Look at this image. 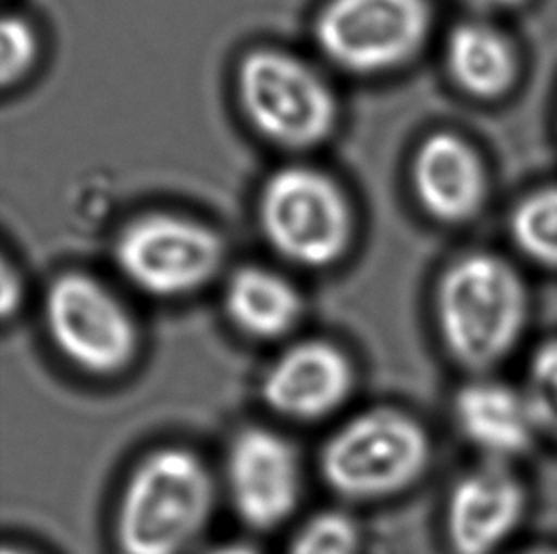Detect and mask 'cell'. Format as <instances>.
I'll use <instances>...</instances> for the list:
<instances>
[{
    "label": "cell",
    "instance_id": "obj_1",
    "mask_svg": "<svg viewBox=\"0 0 557 554\" xmlns=\"http://www.w3.org/2000/svg\"><path fill=\"white\" fill-rule=\"evenodd\" d=\"M218 484L202 457L162 446L136 465L114 520L122 554H185L210 525Z\"/></svg>",
    "mask_w": 557,
    "mask_h": 554
},
{
    "label": "cell",
    "instance_id": "obj_2",
    "mask_svg": "<svg viewBox=\"0 0 557 554\" xmlns=\"http://www.w3.org/2000/svg\"><path fill=\"white\" fill-rule=\"evenodd\" d=\"M528 314L523 279L495 255L462 256L437 285V327L445 348L470 368L506 360L520 342Z\"/></svg>",
    "mask_w": 557,
    "mask_h": 554
},
{
    "label": "cell",
    "instance_id": "obj_3",
    "mask_svg": "<svg viewBox=\"0 0 557 554\" xmlns=\"http://www.w3.org/2000/svg\"><path fill=\"white\" fill-rule=\"evenodd\" d=\"M429 464V435L417 419L391 406L363 411L341 424L318 457L327 488L356 503L404 492Z\"/></svg>",
    "mask_w": 557,
    "mask_h": 554
},
{
    "label": "cell",
    "instance_id": "obj_4",
    "mask_svg": "<svg viewBox=\"0 0 557 554\" xmlns=\"http://www.w3.org/2000/svg\"><path fill=\"white\" fill-rule=\"evenodd\" d=\"M259 223L271 248L302 268L339 263L355 236L352 207L343 188L307 165L284 167L267 180Z\"/></svg>",
    "mask_w": 557,
    "mask_h": 554
},
{
    "label": "cell",
    "instance_id": "obj_5",
    "mask_svg": "<svg viewBox=\"0 0 557 554\" xmlns=\"http://www.w3.org/2000/svg\"><path fill=\"white\" fill-rule=\"evenodd\" d=\"M242 109L253 128L286 149H310L332 136L337 98L318 68L284 50L246 55L236 78Z\"/></svg>",
    "mask_w": 557,
    "mask_h": 554
},
{
    "label": "cell",
    "instance_id": "obj_6",
    "mask_svg": "<svg viewBox=\"0 0 557 554\" xmlns=\"http://www.w3.org/2000/svg\"><path fill=\"white\" fill-rule=\"evenodd\" d=\"M45 323L58 352L88 375H121L139 352L134 315L98 277L84 272L53 279L46 292Z\"/></svg>",
    "mask_w": 557,
    "mask_h": 554
},
{
    "label": "cell",
    "instance_id": "obj_7",
    "mask_svg": "<svg viewBox=\"0 0 557 554\" xmlns=\"http://www.w3.org/2000/svg\"><path fill=\"white\" fill-rule=\"evenodd\" d=\"M429 0H330L318 14V48L335 67L376 75L413 60L429 38Z\"/></svg>",
    "mask_w": 557,
    "mask_h": 554
},
{
    "label": "cell",
    "instance_id": "obj_8",
    "mask_svg": "<svg viewBox=\"0 0 557 554\" xmlns=\"http://www.w3.org/2000/svg\"><path fill=\"white\" fill-rule=\"evenodd\" d=\"M119 270L139 291L175 299L200 291L218 276L225 245L210 226L152 213L129 223L114 243Z\"/></svg>",
    "mask_w": 557,
    "mask_h": 554
},
{
    "label": "cell",
    "instance_id": "obj_9",
    "mask_svg": "<svg viewBox=\"0 0 557 554\" xmlns=\"http://www.w3.org/2000/svg\"><path fill=\"white\" fill-rule=\"evenodd\" d=\"M225 487L236 517L256 532H271L301 502L299 452L274 429L246 427L226 452Z\"/></svg>",
    "mask_w": 557,
    "mask_h": 554
},
{
    "label": "cell",
    "instance_id": "obj_10",
    "mask_svg": "<svg viewBox=\"0 0 557 554\" xmlns=\"http://www.w3.org/2000/svg\"><path fill=\"white\" fill-rule=\"evenodd\" d=\"M352 361L330 340L287 345L261 382L264 405L292 421H320L337 413L355 390Z\"/></svg>",
    "mask_w": 557,
    "mask_h": 554
},
{
    "label": "cell",
    "instance_id": "obj_11",
    "mask_svg": "<svg viewBox=\"0 0 557 554\" xmlns=\"http://www.w3.org/2000/svg\"><path fill=\"white\" fill-rule=\"evenodd\" d=\"M525 513L520 480L503 464L478 467L453 488L447 538L455 554H493L518 530Z\"/></svg>",
    "mask_w": 557,
    "mask_h": 554
},
{
    "label": "cell",
    "instance_id": "obj_12",
    "mask_svg": "<svg viewBox=\"0 0 557 554\" xmlns=\"http://www.w3.org/2000/svg\"><path fill=\"white\" fill-rule=\"evenodd\" d=\"M453 414L460 435L491 464L521 456L541 433L523 390L495 380L467 383L455 398Z\"/></svg>",
    "mask_w": 557,
    "mask_h": 554
},
{
    "label": "cell",
    "instance_id": "obj_13",
    "mask_svg": "<svg viewBox=\"0 0 557 554\" xmlns=\"http://www.w3.org/2000/svg\"><path fill=\"white\" fill-rule=\"evenodd\" d=\"M413 185L422 207L444 223L474 217L487 196L482 160L453 134H436L422 142L414 156Z\"/></svg>",
    "mask_w": 557,
    "mask_h": 554
},
{
    "label": "cell",
    "instance_id": "obj_14",
    "mask_svg": "<svg viewBox=\"0 0 557 554\" xmlns=\"http://www.w3.org/2000/svg\"><path fill=\"white\" fill-rule=\"evenodd\" d=\"M226 317L246 337L278 340L302 315L301 292L287 277L263 266H244L226 281Z\"/></svg>",
    "mask_w": 557,
    "mask_h": 554
},
{
    "label": "cell",
    "instance_id": "obj_15",
    "mask_svg": "<svg viewBox=\"0 0 557 554\" xmlns=\"http://www.w3.org/2000/svg\"><path fill=\"white\" fill-rule=\"evenodd\" d=\"M447 67L453 80L475 98L505 96L518 76L512 42L490 23H462L447 38Z\"/></svg>",
    "mask_w": 557,
    "mask_h": 554
},
{
    "label": "cell",
    "instance_id": "obj_16",
    "mask_svg": "<svg viewBox=\"0 0 557 554\" xmlns=\"http://www.w3.org/2000/svg\"><path fill=\"white\" fill-rule=\"evenodd\" d=\"M512 238L531 261L557 268V187L529 196L513 211Z\"/></svg>",
    "mask_w": 557,
    "mask_h": 554
},
{
    "label": "cell",
    "instance_id": "obj_17",
    "mask_svg": "<svg viewBox=\"0 0 557 554\" xmlns=\"http://www.w3.org/2000/svg\"><path fill=\"white\" fill-rule=\"evenodd\" d=\"M360 528L345 511H322L297 530L287 554H358Z\"/></svg>",
    "mask_w": 557,
    "mask_h": 554
},
{
    "label": "cell",
    "instance_id": "obj_18",
    "mask_svg": "<svg viewBox=\"0 0 557 554\" xmlns=\"http://www.w3.org/2000/svg\"><path fill=\"white\" fill-rule=\"evenodd\" d=\"M521 390L533 408L541 433L557 439V340L536 348Z\"/></svg>",
    "mask_w": 557,
    "mask_h": 554
},
{
    "label": "cell",
    "instance_id": "obj_19",
    "mask_svg": "<svg viewBox=\"0 0 557 554\" xmlns=\"http://www.w3.org/2000/svg\"><path fill=\"white\" fill-rule=\"evenodd\" d=\"M38 53L37 33L22 15H7L0 27V73L4 86L29 73Z\"/></svg>",
    "mask_w": 557,
    "mask_h": 554
},
{
    "label": "cell",
    "instance_id": "obj_20",
    "mask_svg": "<svg viewBox=\"0 0 557 554\" xmlns=\"http://www.w3.org/2000/svg\"><path fill=\"white\" fill-rule=\"evenodd\" d=\"M25 300V287L20 272L15 270L10 263L2 264V276H0V310L2 317L10 319L20 314Z\"/></svg>",
    "mask_w": 557,
    "mask_h": 554
},
{
    "label": "cell",
    "instance_id": "obj_21",
    "mask_svg": "<svg viewBox=\"0 0 557 554\" xmlns=\"http://www.w3.org/2000/svg\"><path fill=\"white\" fill-rule=\"evenodd\" d=\"M203 554H261L256 547L246 545V543H223L218 547L210 549L208 553Z\"/></svg>",
    "mask_w": 557,
    "mask_h": 554
},
{
    "label": "cell",
    "instance_id": "obj_22",
    "mask_svg": "<svg viewBox=\"0 0 557 554\" xmlns=\"http://www.w3.org/2000/svg\"><path fill=\"white\" fill-rule=\"evenodd\" d=\"M468 4L480 8V10H506L521 4L523 0H467Z\"/></svg>",
    "mask_w": 557,
    "mask_h": 554
},
{
    "label": "cell",
    "instance_id": "obj_23",
    "mask_svg": "<svg viewBox=\"0 0 557 554\" xmlns=\"http://www.w3.org/2000/svg\"><path fill=\"white\" fill-rule=\"evenodd\" d=\"M0 554H35L27 551V549L22 547H4L2 549V553Z\"/></svg>",
    "mask_w": 557,
    "mask_h": 554
},
{
    "label": "cell",
    "instance_id": "obj_24",
    "mask_svg": "<svg viewBox=\"0 0 557 554\" xmlns=\"http://www.w3.org/2000/svg\"><path fill=\"white\" fill-rule=\"evenodd\" d=\"M525 554H557V551H531V553Z\"/></svg>",
    "mask_w": 557,
    "mask_h": 554
}]
</instances>
